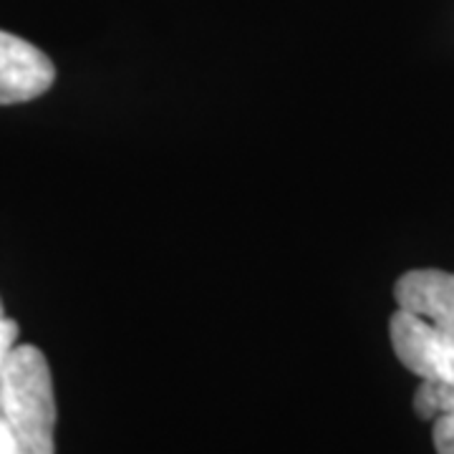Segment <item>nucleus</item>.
Masks as SVG:
<instances>
[{
    "label": "nucleus",
    "instance_id": "0eeeda50",
    "mask_svg": "<svg viewBox=\"0 0 454 454\" xmlns=\"http://www.w3.org/2000/svg\"><path fill=\"white\" fill-rule=\"evenodd\" d=\"M0 454H31L16 434V429L8 422L3 406H0Z\"/></svg>",
    "mask_w": 454,
    "mask_h": 454
},
{
    "label": "nucleus",
    "instance_id": "39448f33",
    "mask_svg": "<svg viewBox=\"0 0 454 454\" xmlns=\"http://www.w3.org/2000/svg\"><path fill=\"white\" fill-rule=\"evenodd\" d=\"M411 404L419 419L432 422V442L437 454H454V387L422 381Z\"/></svg>",
    "mask_w": 454,
    "mask_h": 454
},
{
    "label": "nucleus",
    "instance_id": "f257e3e1",
    "mask_svg": "<svg viewBox=\"0 0 454 454\" xmlns=\"http://www.w3.org/2000/svg\"><path fill=\"white\" fill-rule=\"evenodd\" d=\"M0 406L31 454H56V396L49 361L31 343L16 346L0 373Z\"/></svg>",
    "mask_w": 454,
    "mask_h": 454
},
{
    "label": "nucleus",
    "instance_id": "423d86ee",
    "mask_svg": "<svg viewBox=\"0 0 454 454\" xmlns=\"http://www.w3.org/2000/svg\"><path fill=\"white\" fill-rule=\"evenodd\" d=\"M18 333H20V325L13 321V318H0V373H3V366L8 356L13 354V348L18 346Z\"/></svg>",
    "mask_w": 454,
    "mask_h": 454
},
{
    "label": "nucleus",
    "instance_id": "f03ea898",
    "mask_svg": "<svg viewBox=\"0 0 454 454\" xmlns=\"http://www.w3.org/2000/svg\"><path fill=\"white\" fill-rule=\"evenodd\" d=\"M389 340L406 372L422 381L454 387V339L419 313L396 309L389 318Z\"/></svg>",
    "mask_w": 454,
    "mask_h": 454
},
{
    "label": "nucleus",
    "instance_id": "20e7f679",
    "mask_svg": "<svg viewBox=\"0 0 454 454\" xmlns=\"http://www.w3.org/2000/svg\"><path fill=\"white\" fill-rule=\"evenodd\" d=\"M399 309L419 313L454 339V273L439 268L406 270L394 286Z\"/></svg>",
    "mask_w": 454,
    "mask_h": 454
},
{
    "label": "nucleus",
    "instance_id": "7ed1b4c3",
    "mask_svg": "<svg viewBox=\"0 0 454 454\" xmlns=\"http://www.w3.org/2000/svg\"><path fill=\"white\" fill-rule=\"evenodd\" d=\"M56 82V66L31 41L0 31V106L43 97Z\"/></svg>",
    "mask_w": 454,
    "mask_h": 454
},
{
    "label": "nucleus",
    "instance_id": "6e6552de",
    "mask_svg": "<svg viewBox=\"0 0 454 454\" xmlns=\"http://www.w3.org/2000/svg\"><path fill=\"white\" fill-rule=\"evenodd\" d=\"M0 318H5V309H3V301H0Z\"/></svg>",
    "mask_w": 454,
    "mask_h": 454
}]
</instances>
